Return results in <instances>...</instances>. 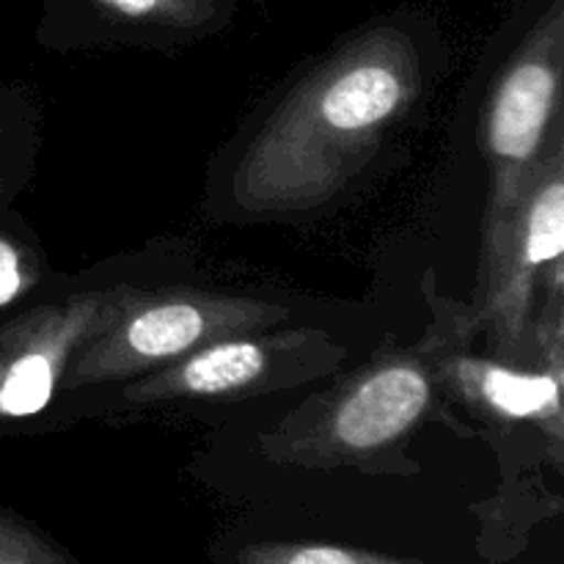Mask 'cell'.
<instances>
[{"mask_svg": "<svg viewBox=\"0 0 564 564\" xmlns=\"http://www.w3.org/2000/svg\"><path fill=\"white\" fill-rule=\"evenodd\" d=\"M416 83V64L397 44L350 50L297 91L253 143L240 165V193L257 207L317 198L347 158L411 102Z\"/></svg>", "mask_w": 564, "mask_h": 564, "instance_id": "6da1fadb", "label": "cell"}, {"mask_svg": "<svg viewBox=\"0 0 564 564\" xmlns=\"http://www.w3.org/2000/svg\"><path fill=\"white\" fill-rule=\"evenodd\" d=\"M286 317V308L242 297L171 292L130 301L116 297L105 323L66 364L64 389L108 383L176 361L209 341L246 336Z\"/></svg>", "mask_w": 564, "mask_h": 564, "instance_id": "7a4b0ae2", "label": "cell"}, {"mask_svg": "<svg viewBox=\"0 0 564 564\" xmlns=\"http://www.w3.org/2000/svg\"><path fill=\"white\" fill-rule=\"evenodd\" d=\"M560 69L562 20L554 14L501 75L490 97L485 119V147L494 171L488 226L499 224L516 207L538 169L540 147L560 102Z\"/></svg>", "mask_w": 564, "mask_h": 564, "instance_id": "3957f363", "label": "cell"}, {"mask_svg": "<svg viewBox=\"0 0 564 564\" xmlns=\"http://www.w3.org/2000/svg\"><path fill=\"white\" fill-rule=\"evenodd\" d=\"M564 251V182L562 154L538 163L516 207L488 226V314L507 341L527 325L538 273Z\"/></svg>", "mask_w": 564, "mask_h": 564, "instance_id": "277c9868", "label": "cell"}, {"mask_svg": "<svg viewBox=\"0 0 564 564\" xmlns=\"http://www.w3.org/2000/svg\"><path fill=\"white\" fill-rule=\"evenodd\" d=\"M113 295L75 297L64 308L31 314L0 339V416L42 413L64 378L69 356L105 323Z\"/></svg>", "mask_w": 564, "mask_h": 564, "instance_id": "5b68a950", "label": "cell"}, {"mask_svg": "<svg viewBox=\"0 0 564 564\" xmlns=\"http://www.w3.org/2000/svg\"><path fill=\"white\" fill-rule=\"evenodd\" d=\"M430 378L416 361H391L345 391L328 419V441L347 455L383 449L422 419Z\"/></svg>", "mask_w": 564, "mask_h": 564, "instance_id": "8992f818", "label": "cell"}, {"mask_svg": "<svg viewBox=\"0 0 564 564\" xmlns=\"http://www.w3.org/2000/svg\"><path fill=\"white\" fill-rule=\"evenodd\" d=\"M270 367V345L248 336L209 341L187 352L176 367L154 375L130 389V400L154 402L176 397H220L248 389L264 378Z\"/></svg>", "mask_w": 564, "mask_h": 564, "instance_id": "52a82bcc", "label": "cell"}, {"mask_svg": "<svg viewBox=\"0 0 564 564\" xmlns=\"http://www.w3.org/2000/svg\"><path fill=\"white\" fill-rule=\"evenodd\" d=\"M452 378L490 413L518 422H538L562 438V364L551 372H521L482 358H460L452 364Z\"/></svg>", "mask_w": 564, "mask_h": 564, "instance_id": "ba28073f", "label": "cell"}, {"mask_svg": "<svg viewBox=\"0 0 564 564\" xmlns=\"http://www.w3.org/2000/svg\"><path fill=\"white\" fill-rule=\"evenodd\" d=\"M229 564H427L402 556L375 554V551L350 549L334 543H286V540H259V543L237 545L229 556Z\"/></svg>", "mask_w": 564, "mask_h": 564, "instance_id": "9c48e42d", "label": "cell"}, {"mask_svg": "<svg viewBox=\"0 0 564 564\" xmlns=\"http://www.w3.org/2000/svg\"><path fill=\"white\" fill-rule=\"evenodd\" d=\"M0 564H77L20 518L0 512Z\"/></svg>", "mask_w": 564, "mask_h": 564, "instance_id": "30bf717a", "label": "cell"}, {"mask_svg": "<svg viewBox=\"0 0 564 564\" xmlns=\"http://www.w3.org/2000/svg\"><path fill=\"white\" fill-rule=\"evenodd\" d=\"M22 286H25V273H22L20 251L0 237V308L9 306Z\"/></svg>", "mask_w": 564, "mask_h": 564, "instance_id": "8fae6325", "label": "cell"}, {"mask_svg": "<svg viewBox=\"0 0 564 564\" xmlns=\"http://www.w3.org/2000/svg\"><path fill=\"white\" fill-rule=\"evenodd\" d=\"M99 3L110 6V9H116L119 14L127 17H147L158 9L160 0H99Z\"/></svg>", "mask_w": 564, "mask_h": 564, "instance_id": "7c38bea8", "label": "cell"}]
</instances>
